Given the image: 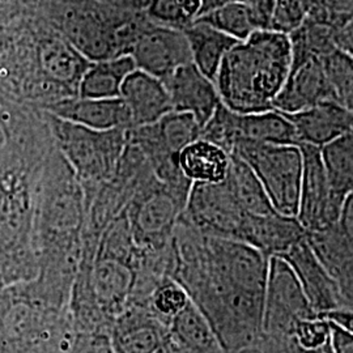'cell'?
<instances>
[{
  "label": "cell",
  "mask_w": 353,
  "mask_h": 353,
  "mask_svg": "<svg viewBox=\"0 0 353 353\" xmlns=\"http://www.w3.org/2000/svg\"><path fill=\"white\" fill-rule=\"evenodd\" d=\"M169 336L188 353H227L208 319L192 301L170 321Z\"/></svg>",
  "instance_id": "cell-24"
},
{
  "label": "cell",
  "mask_w": 353,
  "mask_h": 353,
  "mask_svg": "<svg viewBox=\"0 0 353 353\" xmlns=\"http://www.w3.org/2000/svg\"><path fill=\"white\" fill-rule=\"evenodd\" d=\"M326 101L338 102L322 63L319 59H306L290 64L288 77L274 101V110L283 114L299 113Z\"/></svg>",
  "instance_id": "cell-13"
},
{
  "label": "cell",
  "mask_w": 353,
  "mask_h": 353,
  "mask_svg": "<svg viewBox=\"0 0 353 353\" xmlns=\"http://www.w3.org/2000/svg\"><path fill=\"white\" fill-rule=\"evenodd\" d=\"M42 110L59 119L92 130L131 128L130 114L121 97L99 100L74 96L54 102Z\"/></svg>",
  "instance_id": "cell-15"
},
{
  "label": "cell",
  "mask_w": 353,
  "mask_h": 353,
  "mask_svg": "<svg viewBox=\"0 0 353 353\" xmlns=\"http://www.w3.org/2000/svg\"><path fill=\"white\" fill-rule=\"evenodd\" d=\"M234 135L236 144L240 141H250L276 145H299L294 127L284 114L276 110L234 114Z\"/></svg>",
  "instance_id": "cell-22"
},
{
  "label": "cell",
  "mask_w": 353,
  "mask_h": 353,
  "mask_svg": "<svg viewBox=\"0 0 353 353\" xmlns=\"http://www.w3.org/2000/svg\"><path fill=\"white\" fill-rule=\"evenodd\" d=\"M284 115L294 127L299 144L322 148L332 140L353 132V110L338 102H322L303 112Z\"/></svg>",
  "instance_id": "cell-17"
},
{
  "label": "cell",
  "mask_w": 353,
  "mask_h": 353,
  "mask_svg": "<svg viewBox=\"0 0 353 353\" xmlns=\"http://www.w3.org/2000/svg\"><path fill=\"white\" fill-rule=\"evenodd\" d=\"M313 0H275L270 29L290 34L306 20Z\"/></svg>",
  "instance_id": "cell-32"
},
{
  "label": "cell",
  "mask_w": 353,
  "mask_h": 353,
  "mask_svg": "<svg viewBox=\"0 0 353 353\" xmlns=\"http://www.w3.org/2000/svg\"><path fill=\"white\" fill-rule=\"evenodd\" d=\"M259 29H270L275 0H246Z\"/></svg>",
  "instance_id": "cell-38"
},
{
  "label": "cell",
  "mask_w": 353,
  "mask_h": 353,
  "mask_svg": "<svg viewBox=\"0 0 353 353\" xmlns=\"http://www.w3.org/2000/svg\"><path fill=\"white\" fill-rule=\"evenodd\" d=\"M183 32L189 41L191 63L214 83L223 59L239 41L201 21H192Z\"/></svg>",
  "instance_id": "cell-23"
},
{
  "label": "cell",
  "mask_w": 353,
  "mask_h": 353,
  "mask_svg": "<svg viewBox=\"0 0 353 353\" xmlns=\"http://www.w3.org/2000/svg\"><path fill=\"white\" fill-rule=\"evenodd\" d=\"M186 221L208 237L240 241L248 214L225 181L221 183H192L186 199Z\"/></svg>",
  "instance_id": "cell-7"
},
{
  "label": "cell",
  "mask_w": 353,
  "mask_h": 353,
  "mask_svg": "<svg viewBox=\"0 0 353 353\" xmlns=\"http://www.w3.org/2000/svg\"><path fill=\"white\" fill-rule=\"evenodd\" d=\"M290 265L280 256L268 259L262 336H292L299 321L316 316Z\"/></svg>",
  "instance_id": "cell-6"
},
{
  "label": "cell",
  "mask_w": 353,
  "mask_h": 353,
  "mask_svg": "<svg viewBox=\"0 0 353 353\" xmlns=\"http://www.w3.org/2000/svg\"><path fill=\"white\" fill-rule=\"evenodd\" d=\"M319 316L325 318L327 322L339 326L341 328H345L348 331L353 332V313L350 309H336V310H331L327 313L319 314Z\"/></svg>",
  "instance_id": "cell-39"
},
{
  "label": "cell",
  "mask_w": 353,
  "mask_h": 353,
  "mask_svg": "<svg viewBox=\"0 0 353 353\" xmlns=\"http://www.w3.org/2000/svg\"><path fill=\"white\" fill-rule=\"evenodd\" d=\"M330 323V322H328ZM353 334L330 323V348L332 353H353Z\"/></svg>",
  "instance_id": "cell-37"
},
{
  "label": "cell",
  "mask_w": 353,
  "mask_h": 353,
  "mask_svg": "<svg viewBox=\"0 0 353 353\" xmlns=\"http://www.w3.org/2000/svg\"><path fill=\"white\" fill-rule=\"evenodd\" d=\"M299 148L303 154V179L296 219L306 233L323 230L338 223L341 208L331 196L321 150L303 143Z\"/></svg>",
  "instance_id": "cell-10"
},
{
  "label": "cell",
  "mask_w": 353,
  "mask_h": 353,
  "mask_svg": "<svg viewBox=\"0 0 353 353\" xmlns=\"http://www.w3.org/2000/svg\"><path fill=\"white\" fill-rule=\"evenodd\" d=\"M323 72L336 101L353 110V57L335 50L321 59Z\"/></svg>",
  "instance_id": "cell-29"
},
{
  "label": "cell",
  "mask_w": 353,
  "mask_h": 353,
  "mask_svg": "<svg viewBox=\"0 0 353 353\" xmlns=\"http://www.w3.org/2000/svg\"><path fill=\"white\" fill-rule=\"evenodd\" d=\"M232 153L252 168L275 212L297 216L303 179V154L299 145L240 141Z\"/></svg>",
  "instance_id": "cell-4"
},
{
  "label": "cell",
  "mask_w": 353,
  "mask_h": 353,
  "mask_svg": "<svg viewBox=\"0 0 353 353\" xmlns=\"http://www.w3.org/2000/svg\"><path fill=\"white\" fill-rule=\"evenodd\" d=\"M194 21L212 26L239 42L248 39L255 30H259L246 0L230 1L210 12L203 13Z\"/></svg>",
  "instance_id": "cell-28"
},
{
  "label": "cell",
  "mask_w": 353,
  "mask_h": 353,
  "mask_svg": "<svg viewBox=\"0 0 353 353\" xmlns=\"http://www.w3.org/2000/svg\"><path fill=\"white\" fill-rule=\"evenodd\" d=\"M229 165L230 154L207 140H195L178 154V168L191 185L224 182Z\"/></svg>",
  "instance_id": "cell-20"
},
{
  "label": "cell",
  "mask_w": 353,
  "mask_h": 353,
  "mask_svg": "<svg viewBox=\"0 0 353 353\" xmlns=\"http://www.w3.org/2000/svg\"><path fill=\"white\" fill-rule=\"evenodd\" d=\"M8 108L7 103L0 102V153L6 148L8 141Z\"/></svg>",
  "instance_id": "cell-40"
},
{
  "label": "cell",
  "mask_w": 353,
  "mask_h": 353,
  "mask_svg": "<svg viewBox=\"0 0 353 353\" xmlns=\"http://www.w3.org/2000/svg\"><path fill=\"white\" fill-rule=\"evenodd\" d=\"M230 353H262L261 352V350H259V347H246V348H242V350H239V351H234V352Z\"/></svg>",
  "instance_id": "cell-45"
},
{
  "label": "cell",
  "mask_w": 353,
  "mask_h": 353,
  "mask_svg": "<svg viewBox=\"0 0 353 353\" xmlns=\"http://www.w3.org/2000/svg\"><path fill=\"white\" fill-rule=\"evenodd\" d=\"M37 327L34 312L24 303L11 309L3 319L1 330L6 339L13 343L30 341Z\"/></svg>",
  "instance_id": "cell-33"
},
{
  "label": "cell",
  "mask_w": 353,
  "mask_h": 353,
  "mask_svg": "<svg viewBox=\"0 0 353 353\" xmlns=\"http://www.w3.org/2000/svg\"><path fill=\"white\" fill-rule=\"evenodd\" d=\"M319 150L331 196L341 208L353 194V132L332 140Z\"/></svg>",
  "instance_id": "cell-26"
},
{
  "label": "cell",
  "mask_w": 353,
  "mask_h": 353,
  "mask_svg": "<svg viewBox=\"0 0 353 353\" xmlns=\"http://www.w3.org/2000/svg\"><path fill=\"white\" fill-rule=\"evenodd\" d=\"M99 1H103L117 7H130V0H99Z\"/></svg>",
  "instance_id": "cell-44"
},
{
  "label": "cell",
  "mask_w": 353,
  "mask_h": 353,
  "mask_svg": "<svg viewBox=\"0 0 353 353\" xmlns=\"http://www.w3.org/2000/svg\"><path fill=\"white\" fill-rule=\"evenodd\" d=\"M137 68L165 80L182 65L191 63L189 41L183 30L148 21L130 51Z\"/></svg>",
  "instance_id": "cell-9"
},
{
  "label": "cell",
  "mask_w": 353,
  "mask_h": 353,
  "mask_svg": "<svg viewBox=\"0 0 353 353\" xmlns=\"http://www.w3.org/2000/svg\"><path fill=\"white\" fill-rule=\"evenodd\" d=\"M204 258L214 274L233 290L265 294L268 259L250 245L204 236Z\"/></svg>",
  "instance_id": "cell-8"
},
{
  "label": "cell",
  "mask_w": 353,
  "mask_h": 353,
  "mask_svg": "<svg viewBox=\"0 0 353 353\" xmlns=\"http://www.w3.org/2000/svg\"><path fill=\"white\" fill-rule=\"evenodd\" d=\"M305 233L296 217L278 212L248 214L240 241L271 258L288 252L294 243L303 240Z\"/></svg>",
  "instance_id": "cell-18"
},
{
  "label": "cell",
  "mask_w": 353,
  "mask_h": 353,
  "mask_svg": "<svg viewBox=\"0 0 353 353\" xmlns=\"http://www.w3.org/2000/svg\"><path fill=\"white\" fill-rule=\"evenodd\" d=\"M225 183L246 214H268L275 212L261 181L255 176L252 168L233 153L230 154Z\"/></svg>",
  "instance_id": "cell-27"
},
{
  "label": "cell",
  "mask_w": 353,
  "mask_h": 353,
  "mask_svg": "<svg viewBox=\"0 0 353 353\" xmlns=\"http://www.w3.org/2000/svg\"><path fill=\"white\" fill-rule=\"evenodd\" d=\"M143 12L145 13L150 21L159 26L183 30L191 24V21L179 8L176 0H150Z\"/></svg>",
  "instance_id": "cell-35"
},
{
  "label": "cell",
  "mask_w": 353,
  "mask_h": 353,
  "mask_svg": "<svg viewBox=\"0 0 353 353\" xmlns=\"http://www.w3.org/2000/svg\"><path fill=\"white\" fill-rule=\"evenodd\" d=\"M169 191H156L140 203L135 214V230L141 242L161 243L176 228L179 219V201Z\"/></svg>",
  "instance_id": "cell-21"
},
{
  "label": "cell",
  "mask_w": 353,
  "mask_h": 353,
  "mask_svg": "<svg viewBox=\"0 0 353 353\" xmlns=\"http://www.w3.org/2000/svg\"><path fill=\"white\" fill-rule=\"evenodd\" d=\"M258 347L262 353H332L330 343L322 348L307 351L300 348L293 336H262Z\"/></svg>",
  "instance_id": "cell-36"
},
{
  "label": "cell",
  "mask_w": 353,
  "mask_h": 353,
  "mask_svg": "<svg viewBox=\"0 0 353 353\" xmlns=\"http://www.w3.org/2000/svg\"><path fill=\"white\" fill-rule=\"evenodd\" d=\"M38 11L89 62L130 55L150 21L143 11L99 0H39Z\"/></svg>",
  "instance_id": "cell-2"
},
{
  "label": "cell",
  "mask_w": 353,
  "mask_h": 353,
  "mask_svg": "<svg viewBox=\"0 0 353 353\" xmlns=\"http://www.w3.org/2000/svg\"><path fill=\"white\" fill-rule=\"evenodd\" d=\"M292 336L303 350L310 351L322 348L330 341V323L319 316L299 321Z\"/></svg>",
  "instance_id": "cell-34"
},
{
  "label": "cell",
  "mask_w": 353,
  "mask_h": 353,
  "mask_svg": "<svg viewBox=\"0 0 353 353\" xmlns=\"http://www.w3.org/2000/svg\"><path fill=\"white\" fill-rule=\"evenodd\" d=\"M131 119V128L150 126L173 112L163 80L135 70L122 84L121 96Z\"/></svg>",
  "instance_id": "cell-16"
},
{
  "label": "cell",
  "mask_w": 353,
  "mask_h": 353,
  "mask_svg": "<svg viewBox=\"0 0 353 353\" xmlns=\"http://www.w3.org/2000/svg\"><path fill=\"white\" fill-rule=\"evenodd\" d=\"M305 240L319 263L338 284L344 300L352 306L353 237L334 224L318 232L305 233Z\"/></svg>",
  "instance_id": "cell-14"
},
{
  "label": "cell",
  "mask_w": 353,
  "mask_h": 353,
  "mask_svg": "<svg viewBox=\"0 0 353 353\" xmlns=\"http://www.w3.org/2000/svg\"><path fill=\"white\" fill-rule=\"evenodd\" d=\"M131 276L126 265L117 259L102 261L96 268V290L108 305L122 303L130 288Z\"/></svg>",
  "instance_id": "cell-30"
},
{
  "label": "cell",
  "mask_w": 353,
  "mask_h": 353,
  "mask_svg": "<svg viewBox=\"0 0 353 353\" xmlns=\"http://www.w3.org/2000/svg\"><path fill=\"white\" fill-rule=\"evenodd\" d=\"M292 64L290 36L272 29L255 30L228 51L214 77L220 101L239 114L274 110Z\"/></svg>",
  "instance_id": "cell-1"
},
{
  "label": "cell",
  "mask_w": 353,
  "mask_h": 353,
  "mask_svg": "<svg viewBox=\"0 0 353 353\" xmlns=\"http://www.w3.org/2000/svg\"><path fill=\"white\" fill-rule=\"evenodd\" d=\"M163 83L169 93L173 112L191 114L202 127L221 103L214 83L192 63L179 67Z\"/></svg>",
  "instance_id": "cell-12"
},
{
  "label": "cell",
  "mask_w": 353,
  "mask_h": 353,
  "mask_svg": "<svg viewBox=\"0 0 353 353\" xmlns=\"http://www.w3.org/2000/svg\"><path fill=\"white\" fill-rule=\"evenodd\" d=\"M137 70L130 55L92 62L80 80L77 96L83 99H118L127 76Z\"/></svg>",
  "instance_id": "cell-25"
},
{
  "label": "cell",
  "mask_w": 353,
  "mask_h": 353,
  "mask_svg": "<svg viewBox=\"0 0 353 353\" xmlns=\"http://www.w3.org/2000/svg\"><path fill=\"white\" fill-rule=\"evenodd\" d=\"M230 1H237V0H202V11H201V14L210 12V11H212L214 8H219V7L224 6V4L230 3Z\"/></svg>",
  "instance_id": "cell-42"
},
{
  "label": "cell",
  "mask_w": 353,
  "mask_h": 353,
  "mask_svg": "<svg viewBox=\"0 0 353 353\" xmlns=\"http://www.w3.org/2000/svg\"><path fill=\"white\" fill-rule=\"evenodd\" d=\"M190 296L178 281H165L152 294V313L169 327L170 321L189 305Z\"/></svg>",
  "instance_id": "cell-31"
},
{
  "label": "cell",
  "mask_w": 353,
  "mask_h": 353,
  "mask_svg": "<svg viewBox=\"0 0 353 353\" xmlns=\"http://www.w3.org/2000/svg\"><path fill=\"white\" fill-rule=\"evenodd\" d=\"M169 338V327L153 313L131 312L119 318L113 332L114 353H156Z\"/></svg>",
  "instance_id": "cell-19"
},
{
  "label": "cell",
  "mask_w": 353,
  "mask_h": 353,
  "mask_svg": "<svg viewBox=\"0 0 353 353\" xmlns=\"http://www.w3.org/2000/svg\"><path fill=\"white\" fill-rule=\"evenodd\" d=\"M156 353H188L185 350H182L176 341H173L170 336L165 341L164 344L161 345V348Z\"/></svg>",
  "instance_id": "cell-41"
},
{
  "label": "cell",
  "mask_w": 353,
  "mask_h": 353,
  "mask_svg": "<svg viewBox=\"0 0 353 353\" xmlns=\"http://www.w3.org/2000/svg\"><path fill=\"white\" fill-rule=\"evenodd\" d=\"M34 61L41 83L39 110L54 102L77 96L80 80L92 63L41 14L36 28Z\"/></svg>",
  "instance_id": "cell-5"
},
{
  "label": "cell",
  "mask_w": 353,
  "mask_h": 353,
  "mask_svg": "<svg viewBox=\"0 0 353 353\" xmlns=\"http://www.w3.org/2000/svg\"><path fill=\"white\" fill-rule=\"evenodd\" d=\"M280 258L293 270L307 301L318 316L336 309L352 310V306L344 300L338 284L319 263L305 237Z\"/></svg>",
  "instance_id": "cell-11"
},
{
  "label": "cell",
  "mask_w": 353,
  "mask_h": 353,
  "mask_svg": "<svg viewBox=\"0 0 353 353\" xmlns=\"http://www.w3.org/2000/svg\"><path fill=\"white\" fill-rule=\"evenodd\" d=\"M43 112V110H42ZM45 114L51 138L77 174L90 181L112 176L128 143V130H92Z\"/></svg>",
  "instance_id": "cell-3"
},
{
  "label": "cell",
  "mask_w": 353,
  "mask_h": 353,
  "mask_svg": "<svg viewBox=\"0 0 353 353\" xmlns=\"http://www.w3.org/2000/svg\"><path fill=\"white\" fill-rule=\"evenodd\" d=\"M148 1L150 0H130V7L132 10H137V11H144Z\"/></svg>",
  "instance_id": "cell-43"
}]
</instances>
